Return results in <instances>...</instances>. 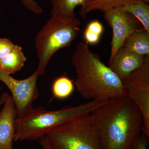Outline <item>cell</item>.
Wrapping results in <instances>:
<instances>
[{
  "instance_id": "cell-1",
  "label": "cell",
  "mask_w": 149,
  "mask_h": 149,
  "mask_svg": "<svg viewBox=\"0 0 149 149\" xmlns=\"http://www.w3.org/2000/svg\"><path fill=\"white\" fill-rule=\"evenodd\" d=\"M91 115L101 149H130L143 133V115L127 96L107 101Z\"/></svg>"
},
{
  "instance_id": "cell-2",
  "label": "cell",
  "mask_w": 149,
  "mask_h": 149,
  "mask_svg": "<svg viewBox=\"0 0 149 149\" xmlns=\"http://www.w3.org/2000/svg\"><path fill=\"white\" fill-rule=\"evenodd\" d=\"M71 63L77 75L74 87L84 98L107 101L126 96L123 82L85 42L77 45Z\"/></svg>"
},
{
  "instance_id": "cell-3",
  "label": "cell",
  "mask_w": 149,
  "mask_h": 149,
  "mask_svg": "<svg viewBox=\"0 0 149 149\" xmlns=\"http://www.w3.org/2000/svg\"><path fill=\"white\" fill-rule=\"evenodd\" d=\"M107 101L92 100L77 106L54 111L47 110L42 107L34 108L26 117L16 118L14 141H39L58 125L74 118L90 114Z\"/></svg>"
},
{
  "instance_id": "cell-4",
  "label": "cell",
  "mask_w": 149,
  "mask_h": 149,
  "mask_svg": "<svg viewBox=\"0 0 149 149\" xmlns=\"http://www.w3.org/2000/svg\"><path fill=\"white\" fill-rule=\"evenodd\" d=\"M80 22L76 17L51 15L35 37V47L39 59L37 70L40 75L54 55L63 48L71 47L80 30Z\"/></svg>"
},
{
  "instance_id": "cell-5",
  "label": "cell",
  "mask_w": 149,
  "mask_h": 149,
  "mask_svg": "<svg viewBox=\"0 0 149 149\" xmlns=\"http://www.w3.org/2000/svg\"><path fill=\"white\" fill-rule=\"evenodd\" d=\"M46 136L52 149H101L91 113L66 121Z\"/></svg>"
},
{
  "instance_id": "cell-6",
  "label": "cell",
  "mask_w": 149,
  "mask_h": 149,
  "mask_svg": "<svg viewBox=\"0 0 149 149\" xmlns=\"http://www.w3.org/2000/svg\"><path fill=\"white\" fill-rule=\"evenodd\" d=\"M40 75L36 70L26 79L19 80L0 70V81L10 91L16 109L17 119L26 117L34 109L33 102L40 94L37 85Z\"/></svg>"
},
{
  "instance_id": "cell-7",
  "label": "cell",
  "mask_w": 149,
  "mask_h": 149,
  "mask_svg": "<svg viewBox=\"0 0 149 149\" xmlns=\"http://www.w3.org/2000/svg\"><path fill=\"white\" fill-rule=\"evenodd\" d=\"M126 96L143 115V133L149 138V56L144 64L123 81Z\"/></svg>"
},
{
  "instance_id": "cell-8",
  "label": "cell",
  "mask_w": 149,
  "mask_h": 149,
  "mask_svg": "<svg viewBox=\"0 0 149 149\" xmlns=\"http://www.w3.org/2000/svg\"><path fill=\"white\" fill-rule=\"evenodd\" d=\"M104 14L105 20L112 29L110 61L118 51L122 47L125 40L139 29L141 23L122 7L111 9L104 12Z\"/></svg>"
},
{
  "instance_id": "cell-9",
  "label": "cell",
  "mask_w": 149,
  "mask_h": 149,
  "mask_svg": "<svg viewBox=\"0 0 149 149\" xmlns=\"http://www.w3.org/2000/svg\"><path fill=\"white\" fill-rule=\"evenodd\" d=\"M146 56L141 55L121 47L109 62V67L123 81L142 66Z\"/></svg>"
},
{
  "instance_id": "cell-10",
  "label": "cell",
  "mask_w": 149,
  "mask_h": 149,
  "mask_svg": "<svg viewBox=\"0 0 149 149\" xmlns=\"http://www.w3.org/2000/svg\"><path fill=\"white\" fill-rule=\"evenodd\" d=\"M16 118V109L10 95L0 111V149H13Z\"/></svg>"
},
{
  "instance_id": "cell-11",
  "label": "cell",
  "mask_w": 149,
  "mask_h": 149,
  "mask_svg": "<svg viewBox=\"0 0 149 149\" xmlns=\"http://www.w3.org/2000/svg\"><path fill=\"white\" fill-rule=\"evenodd\" d=\"M122 47L134 53L149 56V33L144 29L136 30L125 40Z\"/></svg>"
},
{
  "instance_id": "cell-12",
  "label": "cell",
  "mask_w": 149,
  "mask_h": 149,
  "mask_svg": "<svg viewBox=\"0 0 149 149\" xmlns=\"http://www.w3.org/2000/svg\"><path fill=\"white\" fill-rule=\"evenodd\" d=\"M135 0H87L85 6L80 9V16L84 19L91 12L100 10L105 12L111 9L122 7Z\"/></svg>"
},
{
  "instance_id": "cell-13",
  "label": "cell",
  "mask_w": 149,
  "mask_h": 149,
  "mask_svg": "<svg viewBox=\"0 0 149 149\" xmlns=\"http://www.w3.org/2000/svg\"><path fill=\"white\" fill-rule=\"evenodd\" d=\"M122 8L136 17L142 24L144 29L149 33V3L142 0H135Z\"/></svg>"
},
{
  "instance_id": "cell-14",
  "label": "cell",
  "mask_w": 149,
  "mask_h": 149,
  "mask_svg": "<svg viewBox=\"0 0 149 149\" xmlns=\"http://www.w3.org/2000/svg\"><path fill=\"white\" fill-rule=\"evenodd\" d=\"M87 0H50L52 6L51 15H60L76 17L74 10L78 6L83 8Z\"/></svg>"
},
{
  "instance_id": "cell-15",
  "label": "cell",
  "mask_w": 149,
  "mask_h": 149,
  "mask_svg": "<svg viewBox=\"0 0 149 149\" xmlns=\"http://www.w3.org/2000/svg\"><path fill=\"white\" fill-rule=\"evenodd\" d=\"M74 88L73 81L69 77L62 75L54 80L52 85V93L54 98L64 100L71 95Z\"/></svg>"
},
{
  "instance_id": "cell-16",
  "label": "cell",
  "mask_w": 149,
  "mask_h": 149,
  "mask_svg": "<svg viewBox=\"0 0 149 149\" xmlns=\"http://www.w3.org/2000/svg\"><path fill=\"white\" fill-rule=\"evenodd\" d=\"M22 48L10 39L0 38V65L9 63L19 56Z\"/></svg>"
},
{
  "instance_id": "cell-17",
  "label": "cell",
  "mask_w": 149,
  "mask_h": 149,
  "mask_svg": "<svg viewBox=\"0 0 149 149\" xmlns=\"http://www.w3.org/2000/svg\"><path fill=\"white\" fill-rule=\"evenodd\" d=\"M104 30L103 25L97 20H94L88 23L83 33L85 42L88 45L98 44Z\"/></svg>"
},
{
  "instance_id": "cell-18",
  "label": "cell",
  "mask_w": 149,
  "mask_h": 149,
  "mask_svg": "<svg viewBox=\"0 0 149 149\" xmlns=\"http://www.w3.org/2000/svg\"><path fill=\"white\" fill-rule=\"evenodd\" d=\"M24 7L32 13L41 14L43 13V8L35 0H20Z\"/></svg>"
},
{
  "instance_id": "cell-19",
  "label": "cell",
  "mask_w": 149,
  "mask_h": 149,
  "mask_svg": "<svg viewBox=\"0 0 149 149\" xmlns=\"http://www.w3.org/2000/svg\"><path fill=\"white\" fill-rule=\"evenodd\" d=\"M149 137L143 133L136 139L130 149H148Z\"/></svg>"
},
{
  "instance_id": "cell-20",
  "label": "cell",
  "mask_w": 149,
  "mask_h": 149,
  "mask_svg": "<svg viewBox=\"0 0 149 149\" xmlns=\"http://www.w3.org/2000/svg\"><path fill=\"white\" fill-rule=\"evenodd\" d=\"M39 142L42 149H52L47 136L40 139Z\"/></svg>"
},
{
  "instance_id": "cell-21",
  "label": "cell",
  "mask_w": 149,
  "mask_h": 149,
  "mask_svg": "<svg viewBox=\"0 0 149 149\" xmlns=\"http://www.w3.org/2000/svg\"><path fill=\"white\" fill-rule=\"evenodd\" d=\"M10 96L9 94L6 92L4 93L0 96V107L3 105L5 103L6 101L8 98L9 96Z\"/></svg>"
},
{
  "instance_id": "cell-22",
  "label": "cell",
  "mask_w": 149,
  "mask_h": 149,
  "mask_svg": "<svg viewBox=\"0 0 149 149\" xmlns=\"http://www.w3.org/2000/svg\"><path fill=\"white\" fill-rule=\"evenodd\" d=\"M142 1H143L146 2V3H149V0H142Z\"/></svg>"
},
{
  "instance_id": "cell-23",
  "label": "cell",
  "mask_w": 149,
  "mask_h": 149,
  "mask_svg": "<svg viewBox=\"0 0 149 149\" xmlns=\"http://www.w3.org/2000/svg\"><path fill=\"white\" fill-rule=\"evenodd\" d=\"M1 90V86H0V91Z\"/></svg>"
}]
</instances>
